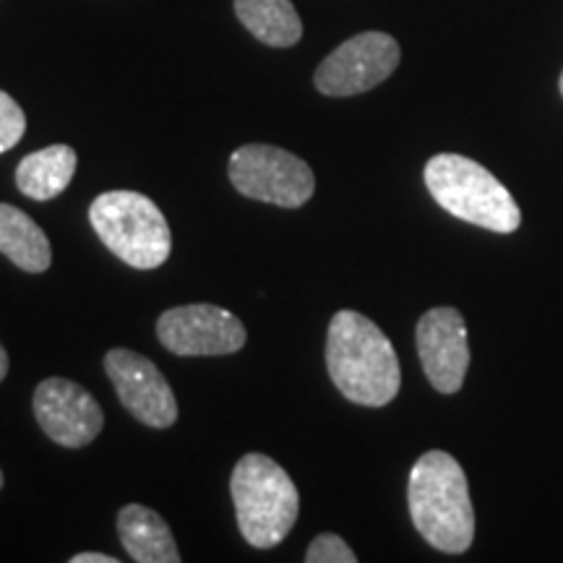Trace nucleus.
Instances as JSON below:
<instances>
[{
	"mask_svg": "<svg viewBox=\"0 0 563 563\" xmlns=\"http://www.w3.org/2000/svg\"><path fill=\"white\" fill-rule=\"evenodd\" d=\"M327 368L342 397L363 407L389 405L402 386L389 336L357 311L334 313L329 323Z\"/></svg>",
	"mask_w": 563,
	"mask_h": 563,
	"instance_id": "obj_1",
	"label": "nucleus"
},
{
	"mask_svg": "<svg viewBox=\"0 0 563 563\" xmlns=\"http://www.w3.org/2000/svg\"><path fill=\"white\" fill-rule=\"evenodd\" d=\"M410 517L428 545L464 553L475 538V509L462 464L446 452H428L415 462L407 485Z\"/></svg>",
	"mask_w": 563,
	"mask_h": 563,
	"instance_id": "obj_2",
	"label": "nucleus"
},
{
	"mask_svg": "<svg viewBox=\"0 0 563 563\" xmlns=\"http://www.w3.org/2000/svg\"><path fill=\"white\" fill-rule=\"evenodd\" d=\"M426 186L441 209L456 220L509 235L522 224V211L509 188L462 154H435L426 165Z\"/></svg>",
	"mask_w": 563,
	"mask_h": 563,
	"instance_id": "obj_3",
	"label": "nucleus"
},
{
	"mask_svg": "<svg viewBox=\"0 0 563 563\" xmlns=\"http://www.w3.org/2000/svg\"><path fill=\"white\" fill-rule=\"evenodd\" d=\"M230 493L238 527L253 548H277L298 522V488L272 456L245 454L232 470Z\"/></svg>",
	"mask_w": 563,
	"mask_h": 563,
	"instance_id": "obj_4",
	"label": "nucleus"
},
{
	"mask_svg": "<svg viewBox=\"0 0 563 563\" xmlns=\"http://www.w3.org/2000/svg\"><path fill=\"white\" fill-rule=\"evenodd\" d=\"M97 238L133 269H157L170 258L173 232L157 203L136 191H108L89 207Z\"/></svg>",
	"mask_w": 563,
	"mask_h": 563,
	"instance_id": "obj_5",
	"label": "nucleus"
},
{
	"mask_svg": "<svg viewBox=\"0 0 563 563\" xmlns=\"http://www.w3.org/2000/svg\"><path fill=\"white\" fill-rule=\"evenodd\" d=\"M230 180L245 199L298 209L316 191L313 170L295 154L269 144H249L232 152Z\"/></svg>",
	"mask_w": 563,
	"mask_h": 563,
	"instance_id": "obj_6",
	"label": "nucleus"
},
{
	"mask_svg": "<svg viewBox=\"0 0 563 563\" xmlns=\"http://www.w3.org/2000/svg\"><path fill=\"white\" fill-rule=\"evenodd\" d=\"M399 42L391 34H355L316 68V89L327 97L363 95L389 79L399 66Z\"/></svg>",
	"mask_w": 563,
	"mask_h": 563,
	"instance_id": "obj_7",
	"label": "nucleus"
},
{
	"mask_svg": "<svg viewBox=\"0 0 563 563\" xmlns=\"http://www.w3.org/2000/svg\"><path fill=\"white\" fill-rule=\"evenodd\" d=\"M157 336L162 347L180 357L232 355L243 350L245 327L228 308L211 302L170 308L159 316Z\"/></svg>",
	"mask_w": 563,
	"mask_h": 563,
	"instance_id": "obj_8",
	"label": "nucleus"
},
{
	"mask_svg": "<svg viewBox=\"0 0 563 563\" xmlns=\"http://www.w3.org/2000/svg\"><path fill=\"white\" fill-rule=\"evenodd\" d=\"M104 371L115 386L118 399L133 418L150 428H170L178 420L175 394L150 357L133 350L115 347L104 355Z\"/></svg>",
	"mask_w": 563,
	"mask_h": 563,
	"instance_id": "obj_9",
	"label": "nucleus"
},
{
	"mask_svg": "<svg viewBox=\"0 0 563 563\" xmlns=\"http://www.w3.org/2000/svg\"><path fill=\"white\" fill-rule=\"evenodd\" d=\"M32 405L40 428L58 446L84 449L102 433V407L84 386L68 378H45Z\"/></svg>",
	"mask_w": 563,
	"mask_h": 563,
	"instance_id": "obj_10",
	"label": "nucleus"
},
{
	"mask_svg": "<svg viewBox=\"0 0 563 563\" xmlns=\"http://www.w3.org/2000/svg\"><path fill=\"white\" fill-rule=\"evenodd\" d=\"M418 355L435 391L456 394L470 368L467 323L456 308H433L418 321Z\"/></svg>",
	"mask_w": 563,
	"mask_h": 563,
	"instance_id": "obj_11",
	"label": "nucleus"
},
{
	"mask_svg": "<svg viewBox=\"0 0 563 563\" xmlns=\"http://www.w3.org/2000/svg\"><path fill=\"white\" fill-rule=\"evenodd\" d=\"M118 534L133 561L180 563V551L170 527L157 511L141 504H129L118 511Z\"/></svg>",
	"mask_w": 563,
	"mask_h": 563,
	"instance_id": "obj_12",
	"label": "nucleus"
},
{
	"mask_svg": "<svg viewBox=\"0 0 563 563\" xmlns=\"http://www.w3.org/2000/svg\"><path fill=\"white\" fill-rule=\"evenodd\" d=\"M79 157L66 144H53L26 154L16 167L19 191L32 201H51L70 186Z\"/></svg>",
	"mask_w": 563,
	"mask_h": 563,
	"instance_id": "obj_13",
	"label": "nucleus"
},
{
	"mask_svg": "<svg viewBox=\"0 0 563 563\" xmlns=\"http://www.w3.org/2000/svg\"><path fill=\"white\" fill-rule=\"evenodd\" d=\"M0 253L30 274L45 272L53 262L51 241L40 224L11 203H0Z\"/></svg>",
	"mask_w": 563,
	"mask_h": 563,
	"instance_id": "obj_14",
	"label": "nucleus"
},
{
	"mask_svg": "<svg viewBox=\"0 0 563 563\" xmlns=\"http://www.w3.org/2000/svg\"><path fill=\"white\" fill-rule=\"evenodd\" d=\"M235 13L269 47H292L302 37V21L290 0H235Z\"/></svg>",
	"mask_w": 563,
	"mask_h": 563,
	"instance_id": "obj_15",
	"label": "nucleus"
},
{
	"mask_svg": "<svg viewBox=\"0 0 563 563\" xmlns=\"http://www.w3.org/2000/svg\"><path fill=\"white\" fill-rule=\"evenodd\" d=\"M26 131V115L11 95L0 91V154L11 152Z\"/></svg>",
	"mask_w": 563,
	"mask_h": 563,
	"instance_id": "obj_16",
	"label": "nucleus"
},
{
	"mask_svg": "<svg viewBox=\"0 0 563 563\" xmlns=\"http://www.w3.org/2000/svg\"><path fill=\"white\" fill-rule=\"evenodd\" d=\"M308 563H355L357 555L352 553V548L344 543L340 534L323 532L308 545L306 553Z\"/></svg>",
	"mask_w": 563,
	"mask_h": 563,
	"instance_id": "obj_17",
	"label": "nucleus"
},
{
	"mask_svg": "<svg viewBox=\"0 0 563 563\" xmlns=\"http://www.w3.org/2000/svg\"><path fill=\"white\" fill-rule=\"evenodd\" d=\"M70 563H118L115 555H104V553H76Z\"/></svg>",
	"mask_w": 563,
	"mask_h": 563,
	"instance_id": "obj_18",
	"label": "nucleus"
},
{
	"mask_svg": "<svg viewBox=\"0 0 563 563\" xmlns=\"http://www.w3.org/2000/svg\"><path fill=\"white\" fill-rule=\"evenodd\" d=\"M5 373H9V352H5L3 344H0V382L5 378Z\"/></svg>",
	"mask_w": 563,
	"mask_h": 563,
	"instance_id": "obj_19",
	"label": "nucleus"
},
{
	"mask_svg": "<svg viewBox=\"0 0 563 563\" xmlns=\"http://www.w3.org/2000/svg\"><path fill=\"white\" fill-rule=\"evenodd\" d=\"M559 87H561V95H563V74H561V81H559Z\"/></svg>",
	"mask_w": 563,
	"mask_h": 563,
	"instance_id": "obj_20",
	"label": "nucleus"
},
{
	"mask_svg": "<svg viewBox=\"0 0 563 563\" xmlns=\"http://www.w3.org/2000/svg\"><path fill=\"white\" fill-rule=\"evenodd\" d=\"M0 488H3V473H0Z\"/></svg>",
	"mask_w": 563,
	"mask_h": 563,
	"instance_id": "obj_21",
	"label": "nucleus"
}]
</instances>
